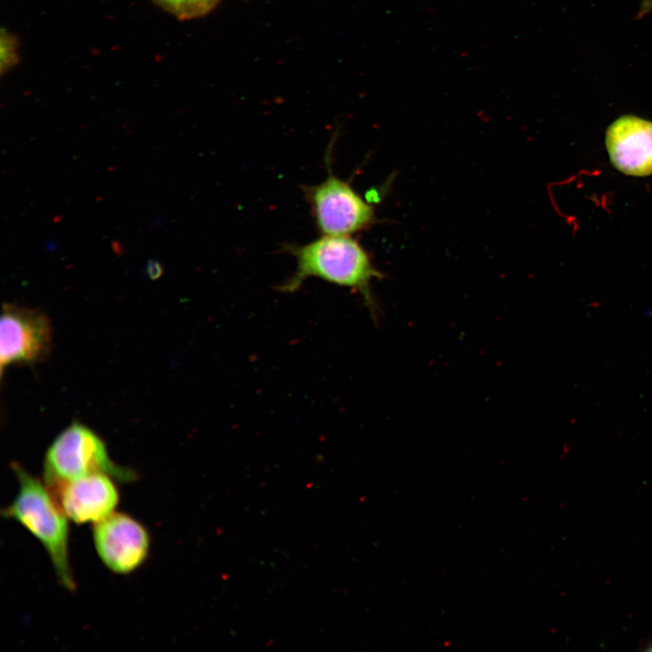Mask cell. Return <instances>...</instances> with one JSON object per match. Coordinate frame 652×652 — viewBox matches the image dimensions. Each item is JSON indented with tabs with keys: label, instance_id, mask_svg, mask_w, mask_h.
Masks as SVG:
<instances>
[{
	"label": "cell",
	"instance_id": "cell-11",
	"mask_svg": "<svg viewBox=\"0 0 652 652\" xmlns=\"http://www.w3.org/2000/svg\"><path fill=\"white\" fill-rule=\"evenodd\" d=\"M642 650L652 651V637L643 644Z\"/></svg>",
	"mask_w": 652,
	"mask_h": 652
},
{
	"label": "cell",
	"instance_id": "cell-2",
	"mask_svg": "<svg viewBox=\"0 0 652 652\" xmlns=\"http://www.w3.org/2000/svg\"><path fill=\"white\" fill-rule=\"evenodd\" d=\"M19 487L3 515L14 520L43 546L59 582L68 590L76 589L69 560L68 517L50 488L17 463L12 465Z\"/></svg>",
	"mask_w": 652,
	"mask_h": 652
},
{
	"label": "cell",
	"instance_id": "cell-3",
	"mask_svg": "<svg viewBox=\"0 0 652 652\" xmlns=\"http://www.w3.org/2000/svg\"><path fill=\"white\" fill-rule=\"evenodd\" d=\"M94 474H105L120 482L136 479L134 471L116 465L104 441L91 428L73 422L48 447L43 479L51 491L62 484Z\"/></svg>",
	"mask_w": 652,
	"mask_h": 652
},
{
	"label": "cell",
	"instance_id": "cell-1",
	"mask_svg": "<svg viewBox=\"0 0 652 652\" xmlns=\"http://www.w3.org/2000/svg\"><path fill=\"white\" fill-rule=\"evenodd\" d=\"M284 246L285 251L294 257L296 266L277 286L278 291L292 293L309 278H319L360 293L371 314H376L370 285L374 279H380L383 274L373 265L369 254L358 241L350 235H322L304 244Z\"/></svg>",
	"mask_w": 652,
	"mask_h": 652
},
{
	"label": "cell",
	"instance_id": "cell-10",
	"mask_svg": "<svg viewBox=\"0 0 652 652\" xmlns=\"http://www.w3.org/2000/svg\"><path fill=\"white\" fill-rule=\"evenodd\" d=\"M163 273L161 264L157 260H149L147 264V273L151 279L158 278Z\"/></svg>",
	"mask_w": 652,
	"mask_h": 652
},
{
	"label": "cell",
	"instance_id": "cell-8",
	"mask_svg": "<svg viewBox=\"0 0 652 652\" xmlns=\"http://www.w3.org/2000/svg\"><path fill=\"white\" fill-rule=\"evenodd\" d=\"M606 147L619 171L638 177L652 174L651 121L629 115L618 118L607 130Z\"/></svg>",
	"mask_w": 652,
	"mask_h": 652
},
{
	"label": "cell",
	"instance_id": "cell-5",
	"mask_svg": "<svg viewBox=\"0 0 652 652\" xmlns=\"http://www.w3.org/2000/svg\"><path fill=\"white\" fill-rule=\"evenodd\" d=\"M50 319L43 312L11 303L2 309L0 323L1 373L17 363H34L49 353Z\"/></svg>",
	"mask_w": 652,
	"mask_h": 652
},
{
	"label": "cell",
	"instance_id": "cell-9",
	"mask_svg": "<svg viewBox=\"0 0 652 652\" xmlns=\"http://www.w3.org/2000/svg\"><path fill=\"white\" fill-rule=\"evenodd\" d=\"M160 7L180 19H191L207 14L218 0H153Z\"/></svg>",
	"mask_w": 652,
	"mask_h": 652
},
{
	"label": "cell",
	"instance_id": "cell-6",
	"mask_svg": "<svg viewBox=\"0 0 652 652\" xmlns=\"http://www.w3.org/2000/svg\"><path fill=\"white\" fill-rule=\"evenodd\" d=\"M92 536L101 561L115 573L134 571L143 564L149 551L148 531L126 513L114 512L95 523Z\"/></svg>",
	"mask_w": 652,
	"mask_h": 652
},
{
	"label": "cell",
	"instance_id": "cell-4",
	"mask_svg": "<svg viewBox=\"0 0 652 652\" xmlns=\"http://www.w3.org/2000/svg\"><path fill=\"white\" fill-rule=\"evenodd\" d=\"M302 189L321 235L350 236L368 228L374 220L372 206L331 169L321 183Z\"/></svg>",
	"mask_w": 652,
	"mask_h": 652
},
{
	"label": "cell",
	"instance_id": "cell-7",
	"mask_svg": "<svg viewBox=\"0 0 652 652\" xmlns=\"http://www.w3.org/2000/svg\"><path fill=\"white\" fill-rule=\"evenodd\" d=\"M113 478L94 474L67 482L52 491L65 515L77 524L97 523L112 513L119 503Z\"/></svg>",
	"mask_w": 652,
	"mask_h": 652
}]
</instances>
